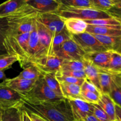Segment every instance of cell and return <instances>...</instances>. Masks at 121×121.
<instances>
[{"label": "cell", "instance_id": "5", "mask_svg": "<svg viewBox=\"0 0 121 121\" xmlns=\"http://www.w3.org/2000/svg\"><path fill=\"white\" fill-rule=\"evenodd\" d=\"M36 27L40 45V53L37 59L43 57L54 56L52 51V43L55 34L38 21L36 18Z\"/></svg>", "mask_w": 121, "mask_h": 121}, {"label": "cell", "instance_id": "11", "mask_svg": "<svg viewBox=\"0 0 121 121\" xmlns=\"http://www.w3.org/2000/svg\"><path fill=\"white\" fill-rule=\"evenodd\" d=\"M63 60L56 56H46L37 59L32 65L35 66L42 73H56L60 69Z\"/></svg>", "mask_w": 121, "mask_h": 121}, {"label": "cell", "instance_id": "8", "mask_svg": "<svg viewBox=\"0 0 121 121\" xmlns=\"http://www.w3.org/2000/svg\"><path fill=\"white\" fill-rule=\"evenodd\" d=\"M86 53L72 39L65 41L55 56L62 60L83 61Z\"/></svg>", "mask_w": 121, "mask_h": 121}, {"label": "cell", "instance_id": "31", "mask_svg": "<svg viewBox=\"0 0 121 121\" xmlns=\"http://www.w3.org/2000/svg\"><path fill=\"white\" fill-rule=\"evenodd\" d=\"M84 70L83 61L75 60H63L60 70L61 71H78Z\"/></svg>", "mask_w": 121, "mask_h": 121}, {"label": "cell", "instance_id": "39", "mask_svg": "<svg viewBox=\"0 0 121 121\" xmlns=\"http://www.w3.org/2000/svg\"><path fill=\"white\" fill-rule=\"evenodd\" d=\"M56 76H65L73 77V78H78V79H86V76H85V72L84 70H83L78 71H61L59 70V72L56 73Z\"/></svg>", "mask_w": 121, "mask_h": 121}, {"label": "cell", "instance_id": "3", "mask_svg": "<svg viewBox=\"0 0 121 121\" xmlns=\"http://www.w3.org/2000/svg\"><path fill=\"white\" fill-rule=\"evenodd\" d=\"M21 95L23 100L30 102H54L65 99L57 95L47 86L43 76L36 81L34 87L30 91Z\"/></svg>", "mask_w": 121, "mask_h": 121}, {"label": "cell", "instance_id": "49", "mask_svg": "<svg viewBox=\"0 0 121 121\" xmlns=\"http://www.w3.org/2000/svg\"><path fill=\"white\" fill-rule=\"evenodd\" d=\"M119 52V53H121V49H120Z\"/></svg>", "mask_w": 121, "mask_h": 121}, {"label": "cell", "instance_id": "42", "mask_svg": "<svg viewBox=\"0 0 121 121\" xmlns=\"http://www.w3.org/2000/svg\"><path fill=\"white\" fill-rule=\"evenodd\" d=\"M21 107H22V106H21ZM24 110L27 112V114L28 115V116H29L30 118V119H32V121H47L46 119H45V118L42 117L41 116L37 114V113H34V112H31V111H28V110L26 109Z\"/></svg>", "mask_w": 121, "mask_h": 121}, {"label": "cell", "instance_id": "18", "mask_svg": "<svg viewBox=\"0 0 121 121\" xmlns=\"http://www.w3.org/2000/svg\"><path fill=\"white\" fill-rule=\"evenodd\" d=\"M97 105L107 115L111 121H116L115 102L109 95L102 93Z\"/></svg>", "mask_w": 121, "mask_h": 121}, {"label": "cell", "instance_id": "7", "mask_svg": "<svg viewBox=\"0 0 121 121\" xmlns=\"http://www.w3.org/2000/svg\"><path fill=\"white\" fill-rule=\"evenodd\" d=\"M23 96L7 86L4 82L0 83V108L5 110L16 107L21 104Z\"/></svg>", "mask_w": 121, "mask_h": 121}, {"label": "cell", "instance_id": "20", "mask_svg": "<svg viewBox=\"0 0 121 121\" xmlns=\"http://www.w3.org/2000/svg\"><path fill=\"white\" fill-rule=\"evenodd\" d=\"M83 61L84 63V71L86 76V79L96 86V87L100 91L98 79L100 69L94 66L90 61L85 59H83Z\"/></svg>", "mask_w": 121, "mask_h": 121}, {"label": "cell", "instance_id": "35", "mask_svg": "<svg viewBox=\"0 0 121 121\" xmlns=\"http://www.w3.org/2000/svg\"><path fill=\"white\" fill-rule=\"evenodd\" d=\"M17 61H19V60L15 56L9 54L0 56V70L8 69Z\"/></svg>", "mask_w": 121, "mask_h": 121}, {"label": "cell", "instance_id": "27", "mask_svg": "<svg viewBox=\"0 0 121 121\" xmlns=\"http://www.w3.org/2000/svg\"><path fill=\"white\" fill-rule=\"evenodd\" d=\"M43 78L49 87L59 96H63L60 84L56 78L55 73H44Z\"/></svg>", "mask_w": 121, "mask_h": 121}, {"label": "cell", "instance_id": "6", "mask_svg": "<svg viewBox=\"0 0 121 121\" xmlns=\"http://www.w3.org/2000/svg\"><path fill=\"white\" fill-rule=\"evenodd\" d=\"M71 39L74 41L86 54L108 51L93 35L87 32L77 35H71Z\"/></svg>", "mask_w": 121, "mask_h": 121}, {"label": "cell", "instance_id": "19", "mask_svg": "<svg viewBox=\"0 0 121 121\" xmlns=\"http://www.w3.org/2000/svg\"><path fill=\"white\" fill-rule=\"evenodd\" d=\"M94 37L106 48L107 50L119 52L121 48V37L93 35Z\"/></svg>", "mask_w": 121, "mask_h": 121}, {"label": "cell", "instance_id": "38", "mask_svg": "<svg viewBox=\"0 0 121 121\" xmlns=\"http://www.w3.org/2000/svg\"><path fill=\"white\" fill-rule=\"evenodd\" d=\"M56 78L59 82V83H71L77 85L81 86L84 83L85 79H78V78H73V77L65 76H56Z\"/></svg>", "mask_w": 121, "mask_h": 121}, {"label": "cell", "instance_id": "1", "mask_svg": "<svg viewBox=\"0 0 121 121\" xmlns=\"http://www.w3.org/2000/svg\"><path fill=\"white\" fill-rule=\"evenodd\" d=\"M23 109L34 112L47 121H74L71 108L66 98L54 102H30L23 99Z\"/></svg>", "mask_w": 121, "mask_h": 121}, {"label": "cell", "instance_id": "2", "mask_svg": "<svg viewBox=\"0 0 121 121\" xmlns=\"http://www.w3.org/2000/svg\"><path fill=\"white\" fill-rule=\"evenodd\" d=\"M29 37L30 33L17 35L7 32L4 41V46L7 54L17 57L23 69L29 66L27 54Z\"/></svg>", "mask_w": 121, "mask_h": 121}, {"label": "cell", "instance_id": "17", "mask_svg": "<svg viewBox=\"0 0 121 121\" xmlns=\"http://www.w3.org/2000/svg\"><path fill=\"white\" fill-rule=\"evenodd\" d=\"M65 28L71 35H77L86 32L87 24L81 19L64 18Z\"/></svg>", "mask_w": 121, "mask_h": 121}, {"label": "cell", "instance_id": "40", "mask_svg": "<svg viewBox=\"0 0 121 121\" xmlns=\"http://www.w3.org/2000/svg\"><path fill=\"white\" fill-rule=\"evenodd\" d=\"M93 115L98 121H111L107 115L97 104H93Z\"/></svg>", "mask_w": 121, "mask_h": 121}, {"label": "cell", "instance_id": "15", "mask_svg": "<svg viewBox=\"0 0 121 121\" xmlns=\"http://www.w3.org/2000/svg\"><path fill=\"white\" fill-rule=\"evenodd\" d=\"M39 53H40V45H39L36 27L35 26L33 30L30 33L29 40H28L27 54H28L29 65H32L36 60L39 58Z\"/></svg>", "mask_w": 121, "mask_h": 121}, {"label": "cell", "instance_id": "36", "mask_svg": "<svg viewBox=\"0 0 121 121\" xmlns=\"http://www.w3.org/2000/svg\"><path fill=\"white\" fill-rule=\"evenodd\" d=\"M100 95L88 91H81L80 93V99L89 104H97L100 100Z\"/></svg>", "mask_w": 121, "mask_h": 121}, {"label": "cell", "instance_id": "43", "mask_svg": "<svg viewBox=\"0 0 121 121\" xmlns=\"http://www.w3.org/2000/svg\"><path fill=\"white\" fill-rule=\"evenodd\" d=\"M115 114L116 121H121V108L117 105H115Z\"/></svg>", "mask_w": 121, "mask_h": 121}, {"label": "cell", "instance_id": "9", "mask_svg": "<svg viewBox=\"0 0 121 121\" xmlns=\"http://www.w3.org/2000/svg\"><path fill=\"white\" fill-rule=\"evenodd\" d=\"M36 20L54 34L60 33L65 28L64 18L57 13L39 14Z\"/></svg>", "mask_w": 121, "mask_h": 121}, {"label": "cell", "instance_id": "16", "mask_svg": "<svg viewBox=\"0 0 121 121\" xmlns=\"http://www.w3.org/2000/svg\"><path fill=\"white\" fill-rule=\"evenodd\" d=\"M86 32L92 35L121 37V26L102 27L87 25Z\"/></svg>", "mask_w": 121, "mask_h": 121}, {"label": "cell", "instance_id": "46", "mask_svg": "<svg viewBox=\"0 0 121 121\" xmlns=\"http://www.w3.org/2000/svg\"><path fill=\"white\" fill-rule=\"evenodd\" d=\"M113 76L114 79L116 80V82H117L120 86H121V74H117V75L116 76Z\"/></svg>", "mask_w": 121, "mask_h": 121}, {"label": "cell", "instance_id": "37", "mask_svg": "<svg viewBox=\"0 0 121 121\" xmlns=\"http://www.w3.org/2000/svg\"><path fill=\"white\" fill-rule=\"evenodd\" d=\"M106 13L121 23V0H115V5Z\"/></svg>", "mask_w": 121, "mask_h": 121}, {"label": "cell", "instance_id": "4", "mask_svg": "<svg viewBox=\"0 0 121 121\" xmlns=\"http://www.w3.org/2000/svg\"><path fill=\"white\" fill-rule=\"evenodd\" d=\"M56 13L64 18H74L81 19L84 21L111 18L106 12L99 11L91 8H74L65 7L61 5Z\"/></svg>", "mask_w": 121, "mask_h": 121}, {"label": "cell", "instance_id": "14", "mask_svg": "<svg viewBox=\"0 0 121 121\" xmlns=\"http://www.w3.org/2000/svg\"><path fill=\"white\" fill-rule=\"evenodd\" d=\"M36 81V80H26L15 77L13 79H7L4 82L9 88L23 95L27 93L33 89Z\"/></svg>", "mask_w": 121, "mask_h": 121}, {"label": "cell", "instance_id": "30", "mask_svg": "<svg viewBox=\"0 0 121 121\" xmlns=\"http://www.w3.org/2000/svg\"><path fill=\"white\" fill-rule=\"evenodd\" d=\"M85 22L87 25L95 26H102V27H112V26H121V23L114 18H107L96 19V20H86Z\"/></svg>", "mask_w": 121, "mask_h": 121}, {"label": "cell", "instance_id": "32", "mask_svg": "<svg viewBox=\"0 0 121 121\" xmlns=\"http://www.w3.org/2000/svg\"><path fill=\"white\" fill-rule=\"evenodd\" d=\"M8 24L6 17L0 18V56L8 54L4 46V41L8 32Z\"/></svg>", "mask_w": 121, "mask_h": 121}, {"label": "cell", "instance_id": "44", "mask_svg": "<svg viewBox=\"0 0 121 121\" xmlns=\"http://www.w3.org/2000/svg\"><path fill=\"white\" fill-rule=\"evenodd\" d=\"M21 109H22V112H21V119H22V121H32L29 116H28V115L27 114V112L24 109H23L22 107H21Z\"/></svg>", "mask_w": 121, "mask_h": 121}, {"label": "cell", "instance_id": "47", "mask_svg": "<svg viewBox=\"0 0 121 121\" xmlns=\"http://www.w3.org/2000/svg\"><path fill=\"white\" fill-rule=\"evenodd\" d=\"M7 78L4 73V70H0V80H3V81L7 80Z\"/></svg>", "mask_w": 121, "mask_h": 121}, {"label": "cell", "instance_id": "21", "mask_svg": "<svg viewBox=\"0 0 121 121\" xmlns=\"http://www.w3.org/2000/svg\"><path fill=\"white\" fill-rule=\"evenodd\" d=\"M25 4V0H9L0 4V18L6 17Z\"/></svg>", "mask_w": 121, "mask_h": 121}, {"label": "cell", "instance_id": "24", "mask_svg": "<svg viewBox=\"0 0 121 121\" xmlns=\"http://www.w3.org/2000/svg\"><path fill=\"white\" fill-rule=\"evenodd\" d=\"M112 78V75L105 71L100 69L98 79L101 93L109 95L111 90Z\"/></svg>", "mask_w": 121, "mask_h": 121}, {"label": "cell", "instance_id": "26", "mask_svg": "<svg viewBox=\"0 0 121 121\" xmlns=\"http://www.w3.org/2000/svg\"><path fill=\"white\" fill-rule=\"evenodd\" d=\"M71 39V34L65 28L60 33L55 34L52 43V51L53 54L55 55L56 53L60 50L63 44Z\"/></svg>", "mask_w": 121, "mask_h": 121}, {"label": "cell", "instance_id": "22", "mask_svg": "<svg viewBox=\"0 0 121 121\" xmlns=\"http://www.w3.org/2000/svg\"><path fill=\"white\" fill-rule=\"evenodd\" d=\"M104 71L113 76L121 74V54L119 52L112 50L109 65Z\"/></svg>", "mask_w": 121, "mask_h": 121}, {"label": "cell", "instance_id": "29", "mask_svg": "<svg viewBox=\"0 0 121 121\" xmlns=\"http://www.w3.org/2000/svg\"><path fill=\"white\" fill-rule=\"evenodd\" d=\"M91 8L106 13L115 5V0H90Z\"/></svg>", "mask_w": 121, "mask_h": 121}, {"label": "cell", "instance_id": "41", "mask_svg": "<svg viewBox=\"0 0 121 121\" xmlns=\"http://www.w3.org/2000/svg\"><path fill=\"white\" fill-rule=\"evenodd\" d=\"M81 91H88V92H93V93H96L100 95L102 93L96 87V86L91 83L90 82H89L87 79H85L84 80L83 85L81 86Z\"/></svg>", "mask_w": 121, "mask_h": 121}, {"label": "cell", "instance_id": "10", "mask_svg": "<svg viewBox=\"0 0 121 121\" xmlns=\"http://www.w3.org/2000/svg\"><path fill=\"white\" fill-rule=\"evenodd\" d=\"M68 100L71 106L74 121H82L88 115L93 114V104H89L79 98Z\"/></svg>", "mask_w": 121, "mask_h": 121}, {"label": "cell", "instance_id": "45", "mask_svg": "<svg viewBox=\"0 0 121 121\" xmlns=\"http://www.w3.org/2000/svg\"><path fill=\"white\" fill-rule=\"evenodd\" d=\"M82 121H98L97 119V118L94 117L93 114L90 115H88L85 119H84Z\"/></svg>", "mask_w": 121, "mask_h": 121}, {"label": "cell", "instance_id": "12", "mask_svg": "<svg viewBox=\"0 0 121 121\" xmlns=\"http://www.w3.org/2000/svg\"><path fill=\"white\" fill-rule=\"evenodd\" d=\"M25 1L39 14L56 13L60 7L58 0H25Z\"/></svg>", "mask_w": 121, "mask_h": 121}, {"label": "cell", "instance_id": "13", "mask_svg": "<svg viewBox=\"0 0 121 121\" xmlns=\"http://www.w3.org/2000/svg\"><path fill=\"white\" fill-rule=\"evenodd\" d=\"M112 50L96 52L85 54L84 59L90 61L94 66L102 70H104L109 65L111 56Z\"/></svg>", "mask_w": 121, "mask_h": 121}, {"label": "cell", "instance_id": "48", "mask_svg": "<svg viewBox=\"0 0 121 121\" xmlns=\"http://www.w3.org/2000/svg\"><path fill=\"white\" fill-rule=\"evenodd\" d=\"M2 111L3 110L1 109L0 108V121H2Z\"/></svg>", "mask_w": 121, "mask_h": 121}, {"label": "cell", "instance_id": "25", "mask_svg": "<svg viewBox=\"0 0 121 121\" xmlns=\"http://www.w3.org/2000/svg\"><path fill=\"white\" fill-rule=\"evenodd\" d=\"M42 72L33 65H30L23 69V70L17 76L18 78L29 80H37L42 78Z\"/></svg>", "mask_w": 121, "mask_h": 121}, {"label": "cell", "instance_id": "28", "mask_svg": "<svg viewBox=\"0 0 121 121\" xmlns=\"http://www.w3.org/2000/svg\"><path fill=\"white\" fill-rule=\"evenodd\" d=\"M21 104L16 107L2 111V121H22Z\"/></svg>", "mask_w": 121, "mask_h": 121}, {"label": "cell", "instance_id": "34", "mask_svg": "<svg viewBox=\"0 0 121 121\" xmlns=\"http://www.w3.org/2000/svg\"><path fill=\"white\" fill-rule=\"evenodd\" d=\"M109 96L113 100L115 104L121 108V86L116 82L113 76L112 78L111 90Z\"/></svg>", "mask_w": 121, "mask_h": 121}, {"label": "cell", "instance_id": "23", "mask_svg": "<svg viewBox=\"0 0 121 121\" xmlns=\"http://www.w3.org/2000/svg\"><path fill=\"white\" fill-rule=\"evenodd\" d=\"M63 96L67 99H80L81 86L66 83H59Z\"/></svg>", "mask_w": 121, "mask_h": 121}, {"label": "cell", "instance_id": "33", "mask_svg": "<svg viewBox=\"0 0 121 121\" xmlns=\"http://www.w3.org/2000/svg\"><path fill=\"white\" fill-rule=\"evenodd\" d=\"M62 6L74 8H91L90 0H58Z\"/></svg>", "mask_w": 121, "mask_h": 121}]
</instances>
